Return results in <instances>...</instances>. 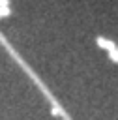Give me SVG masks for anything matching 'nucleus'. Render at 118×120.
<instances>
[{"label":"nucleus","instance_id":"nucleus-1","mask_svg":"<svg viewBox=\"0 0 118 120\" xmlns=\"http://www.w3.org/2000/svg\"><path fill=\"white\" fill-rule=\"evenodd\" d=\"M96 41H97V45H99L101 49H107L109 52H111V51H114V49L118 47V45H116V43H114L112 39H107V38H103V36H99V38H97Z\"/></svg>","mask_w":118,"mask_h":120},{"label":"nucleus","instance_id":"nucleus-2","mask_svg":"<svg viewBox=\"0 0 118 120\" xmlns=\"http://www.w3.org/2000/svg\"><path fill=\"white\" fill-rule=\"evenodd\" d=\"M11 15V9H9V6H0V19H4V17H9Z\"/></svg>","mask_w":118,"mask_h":120},{"label":"nucleus","instance_id":"nucleus-4","mask_svg":"<svg viewBox=\"0 0 118 120\" xmlns=\"http://www.w3.org/2000/svg\"><path fill=\"white\" fill-rule=\"evenodd\" d=\"M0 6H9V0H0Z\"/></svg>","mask_w":118,"mask_h":120},{"label":"nucleus","instance_id":"nucleus-3","mask_svg":"<svg viewBox=\"0 0 118 120\" xmlns=\"http://www.w3.org/2000/svg\"><path fill=\"white\" fill-rule=\"evenodd\" d=\"M109 58H111L112 62H116V64H118V47H116L114 51H111V52H109Z\"/></svg>","mask_w":118,"mask_h":120}]
</instances>
